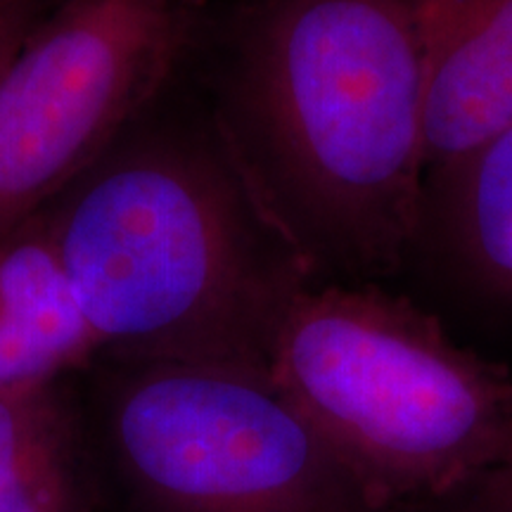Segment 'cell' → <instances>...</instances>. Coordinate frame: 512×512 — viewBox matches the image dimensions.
<instances>
[{
  "label": "cell",
  "instance_id": "8992f818",
  "mask_svg": "<svg viewBox=\"0 0 512 512\" xmlns=\"http://www.w3.org/2000/svg\"><path fill=\"white\" fill-rule=\"evenodd\" d=\"M425 46L427 183L512 124V0H415Z\"/></svg>",
  "mask_w": 512,
  "mask_h": 512
},
{
  "label": "cell",
  "instance_id": "30bf717a",
  "mask_svg": "<svg viewBox=\"0 0 512 512\" xmlns=\"http://www.w3.org/2000/svg\"><path fill=\"white\" fill-rule=\"evenodd\" d=\"M46 0H0V74L41 19Z\"/></svg>",
  "mask_w": 512,
  "mask_h": 512
},
{
  "label": "cell",
  "instance_id": "6da1fadb",
  "mask_svg": "<svg viewBox=\"0 0 512 512\" xmlns=\"http://www.w3.org/2000/svg\"><path fill=\"white\" fill-rule=\"evenodd\" d=\"M415 0H256L216 76L211 124L311 283L401 264L427 190Z\"/></svg>",
  "mask_w": 512,
  "mask_h": 512
},
{
  "label": "cell",
  "instance_id": "7c38bea8",
  "mask_svg": "<svg viewBox=\"0 0 512 512\" xmlns=\"http://www.w3.org/2000/svg\"><path fill=\"white\" fill-rule=\"evenodd\" d=\"M46 3H48V0H46Z\"/></svg>",
  "mask_w": 512,
  "mask_h": 512
},
{
  "label": "cell",
  "instance_id": "ba28073f",
  "mask_svg": "<svg viewBox=\"0 0 512 512\" xmlns=\"http://www.w3.org/2000/svg\"><path fill=\"white\" fill-rule=\"evenodd\" d=\"M93 446L64 380L0 389V512H93Z\"/></svg>",
  "mask_w": 512,
  "mask_h": 512
},
{
  "label": "cell",
  "instance_id": "52a82bcc",
  "mask_svg": "<svg viewBox=\"0 0 512 512\" xmlns=\"http://www.w3.org/2000/svg\"><path fill=\"white\" fill-rule=\"evenodd\" d=\"M98 358L43 211L0 238V389L64 380Z\"/></svg>",
  "mask_w": 512,
  "mask_h": 512
},
{
  "label": "cell",
  "instance_id": "5b68a950",
  "mask_svg": "<svg viewBox=\"0 0 512 512\" xmlns=\"http://www.w3.org/2000/svg\"><path fill=\"white\" fill-rule=\"evenodd\" d=\"M183 0H57L0 74V238L86 174L169 91Z\"/></svg>",
  "mask_w": 512,
  "mask_h": 512
},
{
  "label": "cell",
  "instance_id": "8fae6325",
  "mask_svg": "<svg viewBox=\"0 0 512 512\" xmlns=\"http://www.w3.org/2000/svg\"><path fill=\"white\" fill-rule=\"evenodd\" d=\"M479 501L484 512H512V427L501 456L479 479Z\"/></svg>",
  "mask_w": 512,
  "mask_h": 512
},
{
  "label": "cell",
  "instance_id": "7a4b0ae2",
  "mask_svg": "<svg viewBox=\"0 0 512 512\" xmlns=\"http://www.w3.org/2000/svg\"><path fill=\"white\" fill-rule=\"evenodd\" d=\"M166 93L43 211L107 363H211L268 375L316 285L266 221L214 124Z\"/></svg>",
  "mask_w": 512,
  "mask_h": 512
},
{
  "label": "cell",
  "instance_id": "3957f363",
  "mask_svg": "<svg viewBox=\"0 0 512 512\" xmlns=\"http://www.w3.org/2000/svg\"><path fill=\"white\" fill-rule=\"evenodd\" d=\"M268 377L375 512L479 482L512 427L508 370L370 285L304 287L275 337Z\"/></svg>",
  "mask_w": 512,
  "mask_h": 512
},
{
  "label": "cell",
  "instance_id": "277c9868",
  "mask_svg": "<svg viewBox=\"0 0 512 512\" xmlns=\"http://www.w3.org/2000/svg\"><path fill=\"white\" fill-rule=\"evenodd\" d=\"M98 408L102 444L152 512H375L259 370L110 363Z\"/></svg>",
  "mask_w": 512,
  "mask_h": 512
},
{
  "label": "cell",
  "instance_id": "9c48e42d",
  "mask_svg": "<svg viewBox=\"0 0 512 512\" xmlns=\"http://www.w3.org/2000/svg\"><path fill=\"white\" fill-rule=\"evenodd\" d=\"M437 181L446 183L458 261L477 285L512 302V124Z\"/></svg>",
  "mask_w": 512,
  "mask_h": 512
}]
</instances>
